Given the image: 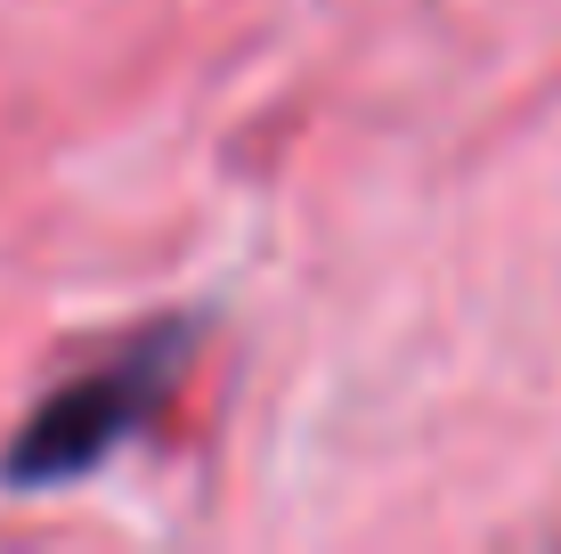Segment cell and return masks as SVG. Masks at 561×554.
<instances>
[{
	"label": "cell",
	"instance_id": "1",
	"mask_svg": "<svg viewBox=\"0 0 561 554\" xmlns=\"http://www.w3.org/2000/svg\"><path fill=\"white\" fill-rule=\"evenodd\" d=\"M180 342H187L180 327H163L147 351H123L114 368L57 384L42 408L25 416L16 449L0 456V482H9V489H49V482H73V473H99L106 456L154 416L171 368H180Z\"/></svg>",
	"mask_w": 561,
	"mask_h": 554
}]
</instances>
